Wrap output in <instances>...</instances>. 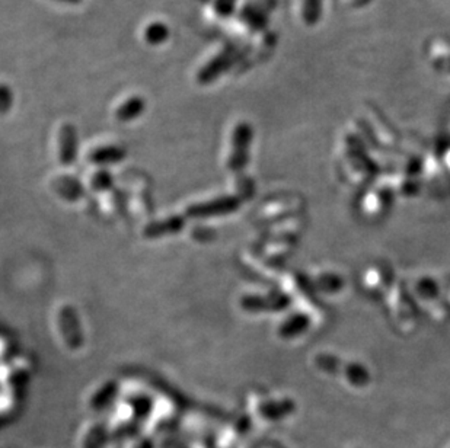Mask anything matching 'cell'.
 <instances>
[{"instance_id":"obj_1","label":"cell","mask_w":450,"mask_h":448,"mask_svg":"<svg viewBox=\"0 0 450 448\" xmlns=\"http://www.w3.org/2000/svg\"><path fill=\"white\" fill-rule=\"evenodd\" d=\"M236 207V201L233 198H222L210 201L207 204H199L188 208L189 217H199V219H207L213 216H222L225 213H229Z\"/></svg>"},{"instance_id":"obj_5","label":"cell","mask_w":450,"mask_h":448,"mask_svg":"<svg viewBox=\"0 0 450 448\" xmlns=\"http://www.w3.org/2000/svg\"><path fill=\"white\" fill-rule=\"evenodd\" d=\"M167 37H168V28L160 22L152 23V25L146 28V32H145V38L150 44H160L167 40Z\"/></svg>"},{"instance_id":"obj_4","label":"cell","mask_w":450,"mask_h":448,"mask_svg":"<svg viewBox=\"0 0 450 448\" xmlns=\"http://www.w3.org/2000/svg\"><path fill=\"white\" fill-rule=\"evenodd\" d=\"M124 157V153L117 147H104L98 149L90 155V160L95 163H112L118 162Z\"/></svg>"},{"instance_id":"obj_3","label":"cell","mask_w":450,"mask_h":448,"mask_svg":"<svg viewBox=\"0 0 450 448\" xmlns=\"http://www.w3.org/2000/svg\"><path fill=\"white\" fill-rule=\"evenodd\" d=\"M182 227V219L179 217H171L165 222H159L155 224H150L145 234L149 238H158L160 234H170V233H177Z\"/></svg>"},{"instance_id":"obj_2","label":"cell","mask_w":450,"mask_h":448,"mask_svg":"<svg viewBox=\"0 0 450 448\" xmlns=\"http://www.w3.org/2000/svg\"><path fill=\"white\" fill-rule=\"evenodd\" d=\"M76 156V134L73 127L66 126L61 130L60 159L63 163H72Z\"/></svg>"},{"instance_id":"obj_6","label":"cell","mask_w":450,"mask_h":448,"mask_svg":"<svg viewBox=\"0 0 450 448\" xmlns=\"http://www.w3.org/2000/svg\"><path fill=\"white\" fill-rule=\"evenodd\" d=\"M141 111H143V102L140 99H131L126 102L120 108V111H118V118H120V120H131V118L140 115Z\"/></svg>"}]
</instances>
